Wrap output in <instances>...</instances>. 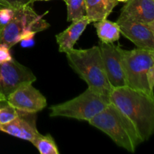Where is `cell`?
<instances>
[{
  "mask_svg": "<svg viewBox=\"0 0 154 154\" xmlns=\"http://www.w3.org/2000/svg\"><path fill=\"white\" fill-rule=\"evenodd\" d=\"M109 99L130 120L143 142L152 136L154 132V99L126 86L113 88Z\"/></svg>",
  "mask_w": 154,
  "mask_h": 154,
  "instance_id": "6da1fadb",
  "label": "cell"
},
{
  "mask_svg": "<svg viewBox=\"0 0 154 154\" xmlns=\"http://www.w3.org/2000/svg\"><path fill=\"white\" fill-rule=\"evenodd\" d=\"M65 54L69 66L87 83L89 88L109 96L112 87L107 78L99 46L88 49L73 48Z\"/></svg>",
  "mask_w": 154,
  "mask_h": 154,
  "instance_id": "7a4b0ae2",
  "label": "cell"
},
{
  "mask_svg": "<svg viewBox=\"0 0 154 154\" xmlns=\"http://www.w3.org/2000/svg\"><path fill=\"white\" fill-rule=\"evenodd\" d=\"M88 123L107 134L117 146L130 153H134L143 142L130 120L111 102Z\"/></svg>",
  "mask_w": 154,
  "mask_h": 154,
  "instance_id": "3957f363",
  "label": "cell"
},
{
  "mask_svg": "<svg viewBox=\"0 0 154 154\" xmlns=\"http://www.w3.org/2000/svg\"><path fill=\"white\" fill-rule=\"evenodd\" d=\"M49 26L43 16L38 14L30 5L16 8L11 20L2 28L0 44L11 48L21 41L34 38L35 34Z\"/></svg>",
  "mask_w": 154,
  "mask_h": 154,
  "instance_id": "277c9868",
  "label": "cell"
},
{
  "mask_svg": "<svg viewBox=\"0 0 154 154\" xmlns=\"http://www.w3.org/2000/svg\"><path fill=\"white\" fill-rule=\"evenodd\" d=\"M110 103L109 96L87 88L77 97L50 108V117H64L89 121Z\"/></svg>",
  "mask_w": 154,
  "mask_h": 154,
  "instance_id": "5b68a950",
  "label": "cell"
},
{
  "mask_svg": "<svg viewBox=\"0 0 154 154\" xmlns=\"http://www.w3.org/2000/svg\"><path fill=\"white\" fill-rule=\"evenodd\" d=\"M122 57L126 86L154 99L147 81V72L154 66V51L138 48L126 51L122 48Z\"/></svg>",
  "mask_w": 154,
  "mask_h": 154,
  "instance_id": "8992f818",
  "label": "cell"
},
{
  "mask_svg": "<svg viewBox=\"0 0 154 154\" xmlns=\"http://www.w3.org/2000/svg\"><path fill=\"white\" fill-rule=\"evenodd\" d=\"M36 77L32 70L15 60L0 63V96L7 98L25 83H33Z\"/></svg>",
  "mask_w": 154,
  "mask_h": 154,
  "instance_id": "52a82bcc",
  "label": "cell"
},
{
  "mask_svg": "<svg viewBox=\"0 0 154 154\" xmlns=\"http://www.w3.org/2000/svg\"><path fill=\"white\" fill-rule=\"evenodd\" d=\"M99 47L107 78L112 89L126 87L121 47L102 42H99Z\"/></svg>",
  "mask_w": 154,
  "mask_h": 154,
  "instance_id": "ba28073f",
  "label": "cell"
},
{
  "mask_svg": "<svg viewBox=\"0 0 154 154\" xmlns=\"http://www.w3.org/2000/svg\"><path fill=\"white\" fill-rule=\"evenodd\" d=\"M8 101L17 111L36 114L47 106V99L32 83L20 86L7 97Z\"/></svg>",
  "mask_w": 154,
  "mask_h": 154,
  "instance_id": "9c48e42d",
  "label": "cell"
},
{
  "mask_svg": "<svg viewBox=\"0 0 154 154\" xmlns=\"http://www.w3.org/2000/svg\"><path fill=\"white\" fill-rule=\"evenodd\" d=\"M120 33L138 48L154 51V23L124 21L117 23Z\"/></svg>",
  "mask_w": 154,
  "mask_h": 154,
  "instance_id": "30bf717a",
  "label": "cell"
},
{
  "mask_svg": "<svg viewBox=\"0 0 154 154\" xmlns=\"http://www.w3.org/2000/svg\"><path fill=\"white\" fill-rule=\"evenodd\" d=\"M35 117V114L19 111L16 118L0 126V131L32 143L40 133L36 127Z\"/></svg>",
  "mask_w": 154,
  "mask_h": 154,
  "instance_id": "8fae6325",
  "label": "cell"
},
{
  "mask_svg": "<svg viewBox=\"0 0 154 154\" xmlns=\"http://www.w3.org/2000/svg\"><path fill=\"white\" fill-rule=\"evenodd\" d=\"M124 21L154 23V0H128L117 23Z\"/></svg>",
  "mask_w": 154,
  "mask_h": 154,
  "instance_id": "7c38bea8",
  "label": "cell"
},
{
  "mask_svg": "<svg viewBox=\"0 0 154 154\" xmlns=\"http://www.w3.org/2000/svg\"><path fill=\"white\" fill-rule=\"evenodd\" d=\"M90 21L87 16L78 20L72 22L66 29L56 35V40L59 45L60 53H66L73 49L74 46L85 30Z\"/></svg>",
  "mask_w": 154,
  "mask_h": 154,
  "instance_id": "4fadbf2b",
  "label": "cell"
},
{
  "mask_svg": "<svg viewBox=\"0 0 154 154\" xmlns=\"http://www.w3.org/2000/svg\"><path fill=\"white\" fill-rule=\"evenodd\" d=\"M118 4L117 0H85L86 16L90 23L103 20Z\"/></svg>",
  "mask_w": 154,
  "mask_h": 154,
  "instance_id": "5bb4252c",
  "label": "cell"
},
{
  "mask_svg": "<svg viewBox=\"0 0 154 154\" xmlns=\"http://www.w3.org/2000/svg\"><path fill=\"white\" fill-rule=\"evenodd\" d=\"M98 37L102 42L111 44L117 42L120 37V26L117 22H112L108 19L94 22Z\"/></svg>",
  "mask_w": 154,
  "mask_h": 154,
  "instance_id": "9a60e30c",
  "label": "cell"
},
{
  "mask_svg": "<svg viewBox=\"0 0 154 154\" xmlns=\"http://www.w3.org/2000/svg\"><path fill=\"white\" fill-rule=\"evenodd\" d=\"M32 144L37 148L41 154H59L57 144L50 134L43 135L41 133L32 141Z\"/></svg>",
  "mask_w": 154,
  "mask_h": 154,
  "instance_id": "2e32d148",
  "label": "cell"
},
{
  "mask_svg": "<svg viewBox=\"0 0 154 154\" xmlns=\"http://www.w3.org/2000/svg\"><path fill=\"white\" fill-rule=\"evenodd\" d=\"M67 5V20H78L86 16L85 0H63Z\"/></svg>",
  "mask_w": 154,
  "mask_h": 154,
  "instance_id": "e0dca14e",
  "label": "cell"
},
{
  "mask_svg": "<svg viewBox=\"0 0 154 154\" xmlns=\"http://www.w3.org/2000/svg\"><path fill=\"white\" fill-rule=\"evenodd\" d=\"M19 114V111L11 105L7 98L0 96V123L5 124L16 118Z\"/></svg>",
  "mask_w": 154,
  "mask_h": 154,
  "instance_id": "ac0fdd59",
  "label": "cell"
},
{
  "mask_svg": "<svg viewBox=\"0 0 154 154\" xmlns=\"http://www.w3.org/2000/svg\"><path fill=\"white\" fill-rule=\"evenodd\" d=\"M14 14L13 8H4L0 9V25L2 28L8 23L12 18Z\"/></svg>",
  "mask_w": 154,
  "mask_h": 154,
  "instance_id": "d6986e66",
  "label": "cell"
},
{
  "mask_svg": "<svg viewBox=\"0 0 154 154\" xmlns=\"http://www.w3.org/2000/svg\"><path fill=\"white\" fill-rule=\"evenodd\" d=\"M12 59L13 58L10 53V48L6 45L0 44V63L10 62Z\"/></svg>",
  "mask_w": 154,
  "mask_h": 154,
  "instance_id": "ffe728a7",
  "label": "cell"
},
{
  "mask_svg": "<svg viewBox=\"0 0 154 154\" xmlns=\"http://www.w3.org/2000/svg\"><path fill=\"white\" fill-rule=\"evenodd\" d=\"M5 1L10 5V7L13 8L34 3L33 0H5Z\"/></svg>",
  "mask_w": 154,
  "mask_h": 154,
  "instance_id": "44dd1931",
  "label": "cell"
},
{
  "mask_svg": "<svg viewBox=\"0 0 154 154\" xmlns=\"http://www.w3.org/2000/svg\"><path fill=\"white\" fill-rule=\"evenodd\" d=\"M147 81L148 84L149 90L150 93L153 95V87H154V66H152L149 69L147 74ZM154 96V95H153Z\"/></svg>",
  "mask_w": 154,
  "mask_h": 154,
  "instance_id": "7402d4cb",
  "label": "cell"
},
{
  "mask_svg": "<svg viewBox=\"0 0 154 154\" xmlns=\"http://www.w3.org/2000/svg\"><path fill=\"white\" fill-rule=\"evenodd\" d=\"M21 45H22L23 47H31L32 45L34 44V42H33V38L30 39H25V40L21 41Z\"/></svg>",
  "mask_w": 154,
  "mask_h": 154,
  "instance_id": "603a6c76",
  "label": "cell"
},
{
  "mask_svg": "<svg viewBox=\"0 0 154 154\" xmlns=\"http://www.w3.org/2000/svg\"><path fill=\"white\" fill-rule=\"evenodd\" d=\"M8 7H10V5H9L8 4L5 0H0V9L4 8H8Z\"/></svg>",
  "mask_w": 154,
  "mask_h": 154,
  "instance_id": "cb8c5ba5",
  "label": "cell"
},
{
  "mask_svg": "<svg viewBox=\"0 0 154 154\" xmlns=\"http://www.w3.org/2000/svg\"><path fill=\"white\" fill-rule=\"evenodd\" d=\"M117 1H118L119 2H126L128 0H117Z\"/></svg>",
  "mask_w": 154,
  "mask_h": 154,
  "instance_id": "d4e9b609",
  "label": "cell"
},
{
  "mask_svg": "<svg viewBox=\"0 0 154 154\" xmlns=\"http://www.w3.org/2000/svg\"><path fill=\"white\" fill-rule=\"evenodd\" d=\"M33 1H34L35 2H37V1H50V0H33Z\"/></svg>",
  "mask_w": 154,
  "mask_h": 154,
  "instance_id": "484cf974",
  "label": "cell"
},
{
  "mask_svg": "<svg viewBox=\"0 0 154 154\" xmlns=\"http://www.w3.org/2000/svg\"><path fill=\"white\" fill-rule=\"evenodd\" d=\"M1 29H2V26H1V25H0V32H1Z\"/></svg>",
  "mask_w": 154,
  "mask_h": 154,
  "instance_id": "4316f807",
  "label": "cell"
},
{
  "mask_svg": "<svg viewBox=\"0 0 154 154\" xmlns=\"http://www.w3.org/2000/svg\"><path fill=\"white\" fill-rule=\"evenodd\" d=\"M1 125H2V124H1V123H0V126H1Z\"/></svg>",
  "mask_w": 154,
  "mask_h": 154,
  "instance_id": "83f0119b",
  "label": "cell"
}]
</instances>
